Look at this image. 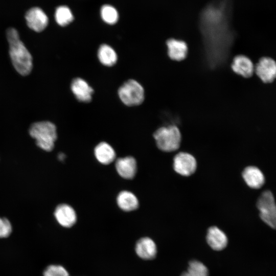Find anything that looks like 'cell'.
Returning a JSON list of instances; mask_svg holds the SVG:
<instances>
[{
    "mask_svg": "<svg viewBox=\"0 0 276 276\" xmlns=\"http://www.w3.org/2000/svg\"><path fill=\"white\" fill-rule=\"evenodd\" d=\"M221 10L206 9L202 15L201 30L209 64L216 67L226 60L232 46L233 36Z\"/></svg>",
    "mask_w": 276,
    "mask_h": 276,
    "instance_id": "cell-1",
    "label": "cell"
},
{
    "mask_svg": "<svg viewBox=\"0 0 276 276\" xmlns=\"http://www.w3.org/2000/svg\"><path fill=\"white\" fill-rule=\"evenodd\" d=\"M6 36L9 45L10 57L14 68L20 75H28L33 67L31 54L20 40L19 34L15 28H8Z\"/></svg>",
    "mask_w": 276,
    "mask_h": 276,
    "instance_id": "cell-2",
    "label": "cell"
},
{
    "mask_svg": "<svg viewBox=\"0 0 276 276\" xmlns=\"http://www.w3.org/2000/svg\"><path fill=\"white\" fill-rule=\"evenodd\" d=\"M29 133L40 149L46 152L54 149L57 133L56 127L53 123L48 121L35 122L31 125Z\"/></svg>",
    "mask_w": 276,
    "mask_h": 276,
    "instance_id": "cell-3",
    "label": "cell"
},
{
    "mask_svg": "<svg viewBox=\"0 0 276 276\" xmlns=\"http://www.w3.org/2000/svg\"><path fill=\"white\" fill-rule=\"evenodd\" d=\"M153 137L157 147L164 152H172L179 148L181 140V133L174 125L163 126L154 133Z\"/></svg>",
    "mask_w": 276,
    "mask_h": 276,
    "instance_id": "cell-4",
    "label": "cell"
},
{
    "mask_svg": "<svg viewBox=\"0 0 276 276\" xmlns=\"http://www.w3.org/2000/svg\"><path fill=\"white\" fill-rule=\"evenodd\" d=\"M121 101L128 106L140 105L144 100L143 87L137 81L130 79L126 81L118 89Z\"/></svg>",
    "mask_w": 276,
    "mask_h": 276,
    "instance_id": "cell-5",
    "label": "cell"
},
{
    "mask_svg": "<svg viewBox=\"0 0 276 276\" xmlns=\"http://www.w3.org/2000/svg\"><path fill=\"white\" fill-rule=\"evenodd\" d=\"M261 219L270 227L276 225V207L274 196L269 191L263 192L257 202Z\"/></svg>",
    "mask_w": 276,
    "mask_h": 276,
    "instance_id": "cell-6",
    "label": "cell"
},
{
    "mask_svg": "<svg viewBox=\"0 0 276 276\" xmlns=\"http://www.w3.org/2000/svg\"><path fill=\"white\" fill-rule=\"evenodd\" d=\"M173 168L177 173L188 176L195 172L197 168L196 160L189 153L179 152L174 157Z\"/></svg>",
    "mask_w": 276,
    "mask_h": 276,
    "instance_id": "cell-7",
    "label": "cell"
},
{
    "mask_svg": "<svg viewBox=\"0 0 276 276\" xmlns=\"http://www.w3.org/2000/svg\"><path fill=\"white\" fill-rule=\"evenodd\" d=\"M25 19L29 28L37 32L44 30L49 22L45 13L37 7L31 8L26 12Z\"/></svg>",
    "mask_w": 276,
    "mask_h": 276,
    "instance_id": "cell-8",
    "label": "cell"
},
{
    "mask_svg": "<svg viewBox=\"0 0 276 276\" xmlns=\"http://www.w3.org/2000/svg\"><path fill=\"white\" fill-rule=\"evenodd\" d=\"M257 76L264 83H271L275 78L276 64L273 59L264 57L261 58L255 67Z\"/></svg>",
    "mask_w": 276,
    "mask_h": 276,
    "instance_id": "cell-9",
    "label": "cell"
},
{
    "mask_svg": "<svg viewBox=\"0 0 276 276\" xmlns=\"http://www.w3.org/2000/svg\"><path fill=\"white\" fill-rule=\"evenodd\" d=\"M54 215L58 223L64 227L73 226L77 221V215L75 210L66 203H61L57 205Z\"/></svg>",
    "mask_w": 276,
    "mask_h": 276,
    "instance_id": "cell-10",
    "label": "cell"
},
{
    "mask_svg": "<svg viewBox=\"0 0 276 276\" xmlns=\"http://www.w3.org/2000/svg\"><path fill=\"white\" fill-rule=\"evenodd\" d=\"M115 167L118 174L126 179L134 178L137 172L136 161L130 156L118 158L116 161Z\"/></svg>",
    "mask_w": 276,
    "mask_h": 276,
    "instance_id": "cell-11",
    "label": "cell"
},
{
    "mask_svg": "<svg viewBox=\"0 0 276 276\" xmlns=\"http://www.w3.org/2000/svg\"><path fill=\"white\" fill-rule=\"evenodd\" d=\"M71 88L78 101L87 103L91 100L94 90L85 80L81 78L74 79Z\"/></svg>",
    "mask_w": 276,
    "mask_h": 276,
    "instance_id": "cell-12",
    "label": "cell"
},
{
    "mask_svg": "<svg viewBox=\"0 0 276 276\" xmlns=\"http://www.w3.org/2000/svg\"><path fill=\"white\" fill-rule=\"evenodd\" d=\"M242 177L246 185L252 189L260 188L265 182L263 173L255 166L246 167L242 172Z\"/></svg>",
    "mask_w": 276,
    "mask_h": 276,
    "instance_id": "cell-13",
    "label": "cell"
},
{
    "mask_svg": "<svg viewBox=\"0 0 276 276\" xmlns=\"http://www.w3.org/2000/svg\"><path fill=\"white\" fill-rule=\"evenodd\" d=\"M206 241L210 246L215 250H221L227 244L226 235L217 226H212L208 229Z\"/></svg>",
    "mask_w": 276,
    "mask_h": 276,
    "instance_id": "cell-14",
    "label": "cell"
},
{
    "mask_svg": "<svg viewBox=\"0 0 276 276\" xmlns=\"http://www.w3.org/2000/svg\"><path fill=\"white\" fill-rule=\"evenodd\" d=\"M233 71L245 78L251 77L254 72V64L251 60L244 55L235 57L232 63Z\"/></svg>",
    "mask_w": 276,
    "mask_h": 276,
    "instance_id": "cell-15",
    "label": "cell"
},
{
    "mask_svg": "<svg viewBox=\"0 0 276 276\" xmlns=\"http://www.w3.org/2000/svg\"><path fill=\"white\" fill-rule=\"evenodd\" d=\"M169 57L175 61L185 59L188 53L187 43L180 40L171 38L166 42Z\"/></svg>",
    "mask_w": 276,
    "mask_h": 276,
    "instance_id": "cell-16",
    "label": "cell"
},
{
    "mask_svg": "<svg viewBox=\"0 0 276 276\" xmlns=\"http://www.w3.org/2000/svg\"><path fill=\"white\" fill-rule=\"evenodd\" d=\"M135 249L138 256L145 260L153 259L157 253L155 242L148 237H144L139 240Z\"/></svg>",
    "mask_w": 276,
    "mask_h": 276,
    "instance_id": "cell-17",
    "label": "cell"
},
{
    "mask_svg": "<svg viewBox=\"0 0 276 276\" xmlns=\"http://www.w3.org/2000/svg\"><path fill=\"white\" fill-rule=\"evenodd\" d=\"M94 154L97 160L103 165H108L113 162L116 157V152L108 143L102 142L96 145Z\"/></svg>",
    "mask_w": 276,
    "mask_h": 276,
    "instance_id": "cell-18",
    "label": "cell"
},
{
    "mask_svg": "<svg viewBox=\"0 0 276 276\" xmlns=\"http://www.w3.org/2000/svg\"><path fill=\"white\" fill-rule=\"evenodd\" d=\"M117 203L122 210L126 212L135 210L139 205L136 196L133 193L126 190L119 193L117 197Z\"/></svg>",
    "mask_w": 276,
    "mask_h": 276,
    "instance_id": "cell-19",
    "label": "cell"
},
{
    "mask_svg": "<svg viewBox=\"0 0 276 276\" xmlns=\"http://www.w3.org/2000/svg\"><path fill=\"white\" fill-rule=\"evenodd\" d=\"M98 58L100 62L106 66L113 65L118 59L116 51L111 47L106 44H103L99 47Z\"/></svg>",
    "mask_w": 276,
    "mask_h": 276,
    "instance_id": "cell-20",
    "label": "cell"
},
{
    "mask_svg": "<svg viewBox=\"0 0 276 276\" xmlns=\"http://www.w3.org/2000/svg\"><path fill=\"white\" fill-rule=\"evenodd\" d=\"M55 18L56 22L59 26L65 27L72 22L74 16L68 7L60 6L55 10Z\"/></svg>",
    "mask_w": 276,
    "mask_h": 276,
    "instance_id": "cell-21",
    "label": "cell"
},
{
    "mask_svg": "<svg viewBox=\"0 0 276 276\" xmlns=\"http://www.w3.org/2000/svg\"><path fill=\"white\" fill-rule=\"evenodd\" d=\"M181 276H209V271L203 263L193 260L189 263L187 270Z\"/></svg>",
    "mask_w": 276,
    "mask_h": 276,
    "instance_id": "cell-22",
    "label": "cell"
},
{
    "mask_svg": "<svg viewBox=\"0 0 276 276\" xmlns=\"http://www.w3.org/2000/svg\"><path fill=\"white\" fill-rule=\"evenodd\" d=\"M101 16L104 21L109 25L116 24L119 18L117 10L113 7L108 5L102 7Z\"/></svg>",
    "mask_w": 276,
    "mask_h": 276,
    "instance_id": "cell-23",
    "label": "cell"
},
{
    "mask_svg": "<svg viewBox=\"0 0 276 276\" xmlns=\"http://www.w3.org/2000/svg\"><path fill=\"white\" fill-rule=\"evenodd\" d=\"M44 276H69L67 270L60 265H52L44 271Z\"/></svg>",
    "mask_w": 276,
    "mask_h": 276,
    "instance_id": "cell-24",
    "label": "cell"
},
{
    "mask_svg": "<svg viewBox=\"0 0 276 276\" xmlns=\"http://www.w3.org/2000/svg\"><path fill=\"white\" fill-rule=\"evenodd\" d=\"M12 232V225L5 217H0V238L8 237Z\"/></svg>",
    "mask_w": 276,
    "mask_h": 276,
    "instance_id": "cell-25",
    "label": "cell"
},
{
    "mask_svg": "<svg viewBox=\"0 0 276 276\" xmlns=\"http://www.w3.org/2000/svg\"><path fill=\"white\" fill-rule=\"evenodd\" d=\"M58 157L59 158V160L61 161L64 160V158H65V156L64 153H60L58 155Z\"/></svg>",
    "mask_w": 276,
    "mask_h": 276,
    "instance_id": "cell-26",
    "label": "cell"
}]
</instances>
